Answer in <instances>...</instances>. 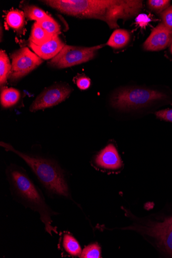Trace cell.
<instances>
[{"label": "cell", "mask_w": 172, "mask_h": 258, "mask_svg": "<svg viewBox=\"0 0 172 258\" xmlns=\"http://www.w3.org/2000/svg\"><path fill=\"white\" fill-rule=\"evenodd\" d=\"M25 14L18 9L9 11L6 16V22L8 26L16 32L19 36L23 34L25 27Z\"/></svg>", "instance_id": "7c38bea8"}, {"label": "cell", "mask_w": 172, "mask_h": 258, "mask_svg": "<svg viewBox=\"0 0 172 258\" xmlns=\"http://www.w3.org/2000/svg\"><path fill=\"white\" fill-rule=\"evenodd\" d=\"M170 52L171 55H172V42L171 43V44L170 47Z\"/></svg>", "instance_id": "484cf974"}, {"label": "cell", "mask_w": 172, "mask_h": 258, "mask_svg": "<svg viewBox=\"0 0 172 258\" xmlns=\"http://www.w3.org/2000/svg\"><path fill=\"white\" fill-rule=\"evenodd\" d=\"M151 21V18L145 13L140 14L136 19V24L142 28H145Z\"/></svg>", "instance_id": "d4e9b609"}, {"label": "cell", "mask_w": 172, "mask_h": 258, "mask_svg": "<svg viewBox=\"0 0 172 258\" xmlns=\"http://www.w3.org/2000/svg\"><path fill=\"white\" fill-rule=\"evenodd\" d=\"M172 42V30L163 23L158 25L143 45L147 51H160L170 46Z\"/></svg>", "instance_id": "9c48e42d"}, {"label": "cell", "mask_w": 172, "mask_h": 258, "mask_svg": "<svg viewBox=\"0 0 172 258\" xmlns=\"http://www.w3.org/2000/svg\"><path fill=\"white\" fill-rule=\"evenodd\" d=\"M20 98V92L13 88H3L1 93V103L4 108L16 105Z\"/></svg>", "instance_id": "2e32d148"}, {"label": "cell", "mask_w": 172, "mask_h": 258, "mask_svg": "<svg viewBox=\"0 0 172 258\" xmlns=\"http://www.w3.org/2000/svg\"><path fill=\"white\" fill-rule=\"evenodd\" d=\"M171 1L168 0H149L147 1L148 8L157 13H161L170 5Z\"/></svg>", "instance_id": "ffe728a7"}, {"label": "cell", "mask_w": 172, "mask_h": 258, "mask_svg": "<svg viewBox=\"0 0 172 258\" xmlns=\"http://www.w3.org/2000/svg\"><path fill=\"white\" fill-rule=\"evenodd\" d=\"M28 46L41 59L48 60L53 59L61 51L65 45L59 36H56L44 45L37 46L29 42Z\"/></svg>", "instance_id": "30bf717a"}, {"label": "cell", "mask_w": 172, "mask_h": 258, "mask_svg": "<svg viewBox=\"0 0 172 258\" xmlns=\"http://www.w3.org/2000/svg\"><path fill=\"white\" fill-rule=\"evenodd\" d=\"M111 105L122 111H131L172 103V94L159 89L127 87L118 89L111 98Z\"/></svg>", "instance_id": "277c9868"}, {"label": "cell", "mask_w": 172, "mask_h": 258, "mask_svg": "<svg viewBox=\"0 0 172 258\" xmlns=\"http://www.w3.org/2000/svg\"><path fill=\"white\" fill-rule=\"evenodd\" d=\"M163 23L172 30V6L160 13Z\"/></svg>", "instance_id": "7402d4cb"}, {"label": "cell", "mask_w": 172, "mask_h": 258, "mask_svg": "<svg viewBox=\"0 0 172 258\" xmlns=\"http://www.w3.org/2000/svg\"><path fill=\"white\" fill-rule=\"evenodd\" d=\"M11 65L4 51H0V85L1 87L7 82L11 73Z\"/></svg>", "instance_id": "e0dca14e"}, {"label": "cell", "mask_w": 172, "mask_h": 258, "mask_svg": "<svg viewBox=\"0 0 172 258\" xmlns=\"http://www.w3.org/2000/svg\"><path fill=\"white\" fill-rule=\"evenodd\" d=\"M8 174L13 196L25 207L39 214L46 232L51 236L53 233L57 234L56 228L52 225L53 212L31 179L23 171L15 167L9 169Z\"/></svg>", "instance_id": "7a4b0ae2"}, {"label": "cell", "mask_w": 172, "mask_h": 258, "mask_svg": "<svg viewBox=\"0 0 172 258\" xmlns=\"http://www.w3.org/2000/svg\"><path fill=\"white\" fill-rule=\"evenodd\" d=\"M11 70L9 76L11 81H16L31 73L42 63V60L35 53L27 47L12 53Z\"/></svg>", "instance_id": "8992f818"}, {"label": "cell", "mask_w": 172, "mask_h": 258, "mask_svg": "<svg viewBox=\"0 0 172 258\" xmlns=\"http://www.w3.org/2000/svg\"><path fill=\"white\" fill-rule=\"evenodd\" d=\"M131 33L127 30L118 29L110 36L106 45L114 49H120L127 46L131 41Z\"/></svg>", "instance_id": "4fadbf2b"}, {"label": "cell", "mask_w": 172, "mask_h": 258, "mask_svg": "<svg viewBox=\"0 0 172 258\" xmlns=\"http://www.w3.org/2000/svg\"><path fill=\"white\" fill-rule=\"evenodd\" d=\"M20 7L23 10L25 18L27 20L38 22L50 16L45 11L33 5L23 3L20 5Z\"/></svg>", "instance_id": "9a60e30c"}, {"label": "cell", "mask_w": 172, "mask_h": 258, "mask_svg": "<svg viewBox=\"0 0 172 258\" xmlns=\"http://www.w3.org/2000/svg\"><path fill=\"white\" fill-rule=\"evenodd\" d=\"M146 230L148 235L156 240L158 245L172 257V217L163 222L151 224Z\"/></svg>", "instance_id": "ba28073f"}, {"label": "cell", "mask_w": 172, "mask_h": 258, "mask_svg": "<svg viewBox=\"0 0 172 258\" xmlns=\"http://www.w3.org/2000/svg\"><path fill=\"white\" fill-rule=\"evenodd\" d=\"M63 246L66 251L73 256H78L82 254V249L77 241L71 236L66 235L63 240Z\"/></svg>", "instance_id": "ac0fdd59"}, {"label": "cell", "mask_w": 172, "mask_h": 258, "mask_svg": "<svg viewBox=\"0 0 172 258\" xmlns=\"http://www.w3.org/2000/svg\"><path fill=\"white\" fill-rule=\"evenodd\" d=\"M53 37L36 22L32 26L29 42L37 46H41L50 41Z\"/></svg>", "instance_id": "5bb4252c"}, {"label": "cell", "mask_w": 172, "mask_h": 258, "mask_svg": "<svg viewBox=\"0 0 172 258\" xmlns=\"http://www.w3.org/2000/svg\"><path fill=\"white\" fill-rule=\"evenodd\" d=\"M76 83L78 88L82 90L88 89L91 85L90 79L86 76H80L77 78Z\"/></svg>", "instance_id": "cb8c5ba5"}, {"label": "cell", "mask_w": 172, "mask_h": 258, "mask_svg": "<svg viewBox=\"0 0 172 258\" xmlns=\"http://www.w3.org/2000/svg\"><path fill=\"white\" fill-rule=\"evenodd\" d=\"M72 89L69 86L57 85L43 91L35 100L30 110L34 112L50 108L62 103L68 97Z\"/></svg>", "instance_id": "52a82bcc"}, {"label": "cell", "mask_w": 172, "mask_h": 258, "mask_svg": "<svg viewBox=\"0 0 172 258\" xmlns=\"http://www.w3.org/2000/svg\"><path fill=\"white\" fill-rule=\"evenodd\" d=\"M105 45H101L92 47L65 45L49 64L53 67L63 69L88 62L93 60L97 51Z\"/></svg>", "instance_id": "5b68a950"}, {"label": "cell", "mask_w": 172, "mask_h": 258, "mask_svg": "<svg viewBox=\"0 0 172 258\" xmlns=\"http://www.w3.org/2000/svg\"><path fill=\"white\" fill-rule=\"evenodd\" d=\"M43 3L66 15L105 22L111 29L119 27L120 19L133 18L143 8L138 0H48Z\"/></svg>", "instance_id": "6da1fadb"}, {"label": "cell", "mask_w": 172, "mask_h": 258, "mask_svg": "<svg viewBox=\"0 0 172 258\" xmlns=\"http://www.w3.org/2000/svg\"><path fill=\"white\" fill-rule=\"evenodd\" d=\"M155 114L157 119L172 123V108L156 111Z\"/></svg>", "instance_id": "603a6c76"}, {"label": "cell", "mask_w": 172, "mask_h": 258, "mask_svg": "<svg viewBox=\"0 0 172 258\" xmlns=\"http://www.w3.org/2000/svg\"><path fill=\"white\" fill-rule=\"evenodd\" d=\"M37 22L53 37L59 36L61 34L60 25L50 16Z\"/></svg>", "instance_id": "d6986e66"}, {"label": "cell", "mask_w": 172, "mask_h": 258, "mask_svg": "<svg viewBox=\"0 0 172 258\" xmlns=\"http://www.w3.org/2000/svg\"><path fill=\"white\" fill-rule=\"evenodd\" d=\"M1 146L6 151L15 153L22 158L50 193L69 198V188L63 172L55 163L19 152L3 142H1Z\"/></svg>", "instance_id": "3957f363"}, {"label": "cell", "mask_w": 172, "mask_h": 258, "mask_svg": "<svg viewBox=\"0 0 172 258\" xmlns=\"http://www.w3.org/2000/svg\"><path fill=\"white\" fill-rule=\"evenodd\" d=\"M80 257L82 258H101V249L96 244H93L85 248Z\"/></svg>", "instance_id": "44dd1931"}, {"label": "cell", "mask_w": 172, "mask_h": 258, "mask_svg": "<svg viewBox=\"0 0 172 258\" xmlns=\"http://www.w3.org/2000/svg\"><path fill=\"white\" fill-rule=\"evenodd\" d=\"M95 163L98 166L107 169H118L122 166L118 151L113 145L107 146L96 156Z\"/></svg>", "instance_id": "8fae6325"}]
</instances>
